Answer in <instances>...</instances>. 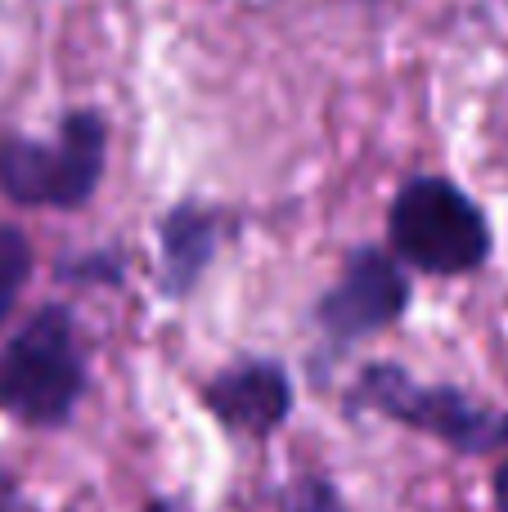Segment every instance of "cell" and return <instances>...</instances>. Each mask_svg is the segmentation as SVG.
Returning <instances> with one entry per match:
<instances>
[{
  "label": "cell",
  "instance_id": "6",
  "mask_svg": "<svg viewBox=\"0 0 508 512\" xmlns=\"http://www.w3.org/2000/svg\"><path fill=\"white\" fill-rule=\"evenodd\" d=\"M207 405L234 432H252L266 436L275 432L288 418V405H293V387H288L284 369L279 364H239V369L221 373V378L207 387Z\"/></svg>",
  "mask_w": 508,
  "mask_h": 512
},
{
  "label": "cell",
  "instance_id": "1",
  "mask_svg": "<svg viewBox=\"0 0 508 512\" xmlns=\"http://www.w3.org/2000/svg\"><path fill=\"white\" fill-rule=\"evenodd\" d=\"M86 387L77 324L63 306H45L0 351V409L32 427H59Z\"/></svg>",
  "mask_w": 508,
  "mask_h": 512
},
{
  "label": "cell",
  "instance_id": "9",
  "mask_svg": "<svg viewBox=\"0 0 508 512\" xmlns=\"http://www.w3.org/2000/svg\"><path fill=\"white\" fill-rule=\"evenodd\" d=\"M288 512H347V508H342L338 490L329 481H302L293 490V499H288Z\"/></svg>",
  "mask_w": 508,
  "mask_h": 512
},
{
  "label": "cell",
  "instance_id": "7",
  "mask_svg": "<svg viewBox=\"0 0 508 512\" xmlns=\"http://www.w3.org/2000/svg\"><path fill=\"white\" fill-rule=\"evenodd\" d=\"M216 252V216L203 207H176L162 221V261H167V288L185 292L207 270Z\"/></svg>",
  "mask_w": 508,
  "mask_h": 512
},
{
  "label": "cell",
  "instance_id": "4",
  "mask_svg": "<svg viewBox=\"0 0 508 512\" xmlns=\"http://www.w3.org/2000/svg\"><path fill=\"white\" fill-rule=\"evenodd\" d=\"M360 400H369L374 409L401 418V423L419 427V432H432L441 441L459 445V450H486L495 436H508V423H495L486 418L473 400H464L459 391L446 387H419L410 382L401 369H369L365 382H360Z\"/></svg>",
  "mask_w": 508,
  "mask_h": 512
},
{
  "label": "cell",
  "instance_id": "2",
  "mask_svg": "<svg viewBox=\"0 0 508 512\" xmlns=\"http://www.w3.org/2000/svg\"><path fill=\"white\" fill-rule=\"evenodd\" d=\"M387 243L423 274H468L491 256L486 212L441 176H414L387 212Z\"/></svg>",
  "mask_w": 508,
  "mask_h": 512
},
{
  "label": "cell",
  "instance_id": "8",
  "mask_svg": "<svg viewBox=\"0 0 508 512\" xmlns=\"http://www.w3.org/2000/svg\"><path fill=\"white\" fill-rule=\"evenodd\" d=\"M27 279H32V243L18 225H0V324L23 297Z\"/></svg>",
  "mask_w": 508,
  "mask_h": 512
},
{
  "label": "cell",
  "instance_id": "5",
  "mask_svg": "<svg viewBox=\"0 0 508 512\" xmlns=\"http://www.w3.org/2000/svg\"><path fill=\"white\" fill-rule=\"evenodd\" d=\"M410 306V283H405L401 256L383 248H360L351 252L342 279L320 301V324L329 328L338 342H356L378 328L396 324Z\"/></svg>",
  "mask_w": 508,
  "mask_h": 512
},
{
  "label": "cell",
  "instance_id": "3",
  "mask_svg": "<svg viewBox=\"0 0 508 512\" xmlns=\"http://www.w3.org/2000/svg\"><path fill=\"white\" fill-rule=\"evenodd\" d=\"M108 126L99 113H68L50 144L0 140V194L18 207H72L90 203L104 180Z\"/></svg>",
  "mask_w": 508,
  "mask_h": 512
},
{
  "label": "cell",
  "instance_id": "10",
  "mask_svg": "<svg viewBox=\"0 0 508 512\" xmlns=\"http://www.w3.org/2000/svg\"><path fill=\"white\" fill-rule=\"evenodd\" d=\"M495 504H500L508 512V463L500 468V477H495Z\"/></svg>",
  "mask_w": 508,
  "mask_h": 512
},
{
  "label": "cell",
  "instance_id": "11",
  "mask_svg": "<svg viewBox=\"0 0 508 512\" xmlns=\"http://www.w3.org/2000/svg\"><path fill=\"white\" fill-rule=\"evenodd\" d=\"M0 512H9V508H5V504H0Z\"/></svg>",
  "mask_w": 508,
  "mask_h": 512
}]
</instances>
